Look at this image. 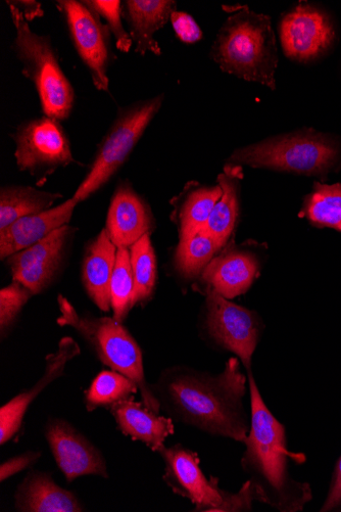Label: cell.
Masks as SVG:
<instances>
[{"instance_id": "obj_37", "label": "cell", "mask_w": 341, "mask_h": 512, "mask_svg": "<svg viewBox=\"0 0 341 512\" xmlns=\"http://www.w3.org/2000/svg\"><path fill=\"white\" fill-rule=\"evenodd\" d=\"M7 4L16 8L28 23L44 15L41 4L34 0H9Z\"/></svg>"}, {"instance_id": "obj_36", "label": "cell", "mask_w": 341, "mask_h": 512, "mask_svg": "<svg viewBox=\"0 0 341 512\" xmlns=\"http://www.w3.org/2000/svg\"><path fill=\"white\" fill-rule=\"evenodd\" d=\"M320 511H341V455L335 464L329 491Z\"/></svg>"}, {"instance_id": "obj_14", "label": "cell", "mask_w": 341, "mask_h": 512, "mask_svg": "<svg viewBox=\"0 0 341 512\" xmlns=\"http://www.w3.org/2000/svg\"><path fill=\"white\" fill-rule=\"evenodd\" d=\"M44 436L60 471L69 483L84 476L109 479L103 452L68 421L58 417L50 418Z\"/></svg>"}, {"instance_id": "obj_31", "label": "cell", "mask_w": 341, "mask_h": 512, "mask_svg": "<svg viewBox=\"0 0 341 512\" xmlns=\"http://www.w3.org/2000/svg\"><path fill=\"white\" fill-rule=\"evenodd\" d=\"M33 296L17 281L0 291V335L3 340L12 332L23 308Z\"/></svg>"}, {"instance_id": "obj_33", "label": "cell", "mask_w": 341, "mask_h": 512, "mask_svg": "<svg viewBox=\"0 0 341 512\" xmlns=\"http://www.w3.org/2000/svg\"><path fill=\"white\" fill-rule=\"evenodd\" d=\"M223 502L216 512H249L254 508V503L258 502L249 481L243 483L241 488L232 493L222 489Z\"/></svg>"}, {"instance_id": "obj_9", "label": "cell", "mask_w": 341, "mask_h": 512, "mask_svg": "<svg viewBox=\"0 0 341 512\" xmlns=\"http://www.w3.org/2000/svg\"><path fill=\"white\" fill-rule=\"evenodd\" d=\"M11 136L18 168L35 177L38 185L74 162L68 136L59 120L46 116L28 120Z\"/></svg>"}, {"instance_id": "obj_35", "label": "cell", "mask_w": 341, "mask_h": 512, "mask_svg": "<svg viewBox=\"0 0 341 512\" xmlns=\"http://www.w3.org/2000/svg\"><path fill=\"white\" fill-rule=\"evenodd\" d=\"M41 455L40 451H27L4 461L0 465V482L4 483L15 475L30 469Z\"/></svg>"}, {"instance_id": "obj_29", "label": "cell", "mask_w": 341, "mask_h": 512, "mask_svg": "<svg viewBox=\"0 0 341 512\" xmlns=\"http://www.w3.org/2000/svg\"><path fill=\"white\" fill-rule=\"evenodd\" d=\"M129 251L134 277V307L148 303L155 295L158 275L157 258L151 235L141 238Z\"/></svg>"}, {"instance_id": "obj_28", "label": "cell", "mask_w": 341, "mask_h": 512, "mask_svg": "<svg viewBox=\"0 0 341 512\" xmlns=\"http://www.w3.org/2000/svg\"><path fill=\"white\" fill-rule=\"evenodd\" d=\"M139 392L137 384L116 370H103L84 393L87 411L106 407L110 409L117 403L131 400Z\"/></svg>"}, {"instance_id": "obj_20", "label": "cell", "mask_w": 341, "mask_h": 512, "mask_svg": "<svg viewBox=\"0 0 341 512\" xmlns=\"http://www.w3.org/2000/svg\"><path fill=\"white\" fill-rule=\"evenodd\" d=\"M15 508L21 512H82L76 494L58 485L50 473L30 472L15 492Z\"/></svg>"}, {"instance_id": "obj_30", "label": "cell", "mask_w": 341, "mask_h": 512, "mask_svg": "<svg viewBox=\"0 0 341 512\" xmlns=\"http://www.w3.org/2000/svg\"><path fill=\"white\" fill-rule=\"evenodd\" d=\"M134 277L129 249L119 248L111 281L113 318L123 323L133 308Z\"/></svg>"}, {"instance_id": "obj_18", "label": "cell", "mask_w": 341, "mask_h": 512, "mask_svg": "<svg viewBox=\"0 0 341 512\" xmlns=\"http://www.w3.org/2000/svg\"><path fill=\"white\" fill-rule=\"evenodd\" d=\"M77 205L71 198L50 210L23 217L0 229V257L8 259L69 224Z\"/></svg>"}, {"instance_id": "obj_10", "label": "cell", "mask_w": 341, "mask_h": 512, "mask_svg": "<svg viewBox=\"0 0 341 512\" xmlns=\"http://www.w3.org/2000/svg\"><path fill=\"white\" fill-rule=\"evenodd\" d=\"M56 7L65 19L74 49L87 68L93 85L97 90L109 92L108 72L115 59L109 27L85 2L58 0Z\"/></svg>"}, {"instance_id": "obj_11", "label": "cell", "mask_w": 341, "mask_h": 512, "mask_svg": "<svg viewBox=\"0 0 341 512\" xmlns=\"http://www.w3.org/2000/svg\"><path fill=\"white\" fill-rule=\"evenodd\" d=\"M279 36L283 53L289 60L308 64L323 58L332 49L336 30L327 13L300 3L282 16Z\"/></svg>"}, {"instance_id": "obj_32", "label": "cell", "mask_w": 341, "mask_h": 512, "mask_svg": "<svg viewBox=\"0 0 341 512\" xmlns=\"http://www.w3.org/2000/svg\"><path fill=\"white\" fill-rule=\"evenodd\" d=\"M101 19L106 21L111 34L114 36L116 48L122 53H129L133 41L123 25V5L119 0H89L85 2Z\"/></svg>"}, {"instance_id": "obj_26", "label": "cell", "mask_w": 341, "mask_h": 512, "mask_svg": "<svg viewBox=\"0 0 341 512\" xmlns=\"http://www.w3.org/2000/svg\"><path fill=\"white\" fill-rule=\"evenodd\" d=\"M222 249L204 229L179 240L174 259L178 275L186 282H199L206 267Z\"/></svg>"}, {"instance_id": "obj_24", "label": "cell", "mask_w": 341, "mask_h": 512, "mask_svg": "<svg viewBox=\"0 0 341 512\" xmlns=\"http://www.w3.org/2000/svg\"><path fill=\"white\" fill-rule=\"evenodd\" d=\"M242 167L226 164L218 175L222 195L216 203L210 219L204 228L215 241L224 248L230 241L239 217L240 181Z\"/></svg>"}, {"instance_id": "obj_19", "label": "cell", "mask_w": 341, "mask_h": 512, "mask_svg": "<svg viewBox=\"0 0 341 512\" xmlns=\"http://www.w3.org/2000/svg\"><path fill=\"white\" fill-rule=\"evenodd\" d=\"M176 11L177 3L173 0H126L123 17L137 55H162L155 34L171 20Z\"/></svg>"}, {"instance_id": "obj_22", "label": "cell", "mask_w": 341, "mask_h": 512, "mask_svg": "<svg viewBox=\"0 0 341 512\" xmlns=\"http://www.w3.org/2000/svg\"><path fill=\"white\" fill-rule=\"evenodd\" d=\"M109 410L125 436L142 442L155 452L175 433L172 418L157 414L133 399L117 403Z\"/></svg>"}, {"instance_id": "obj_25", "label": "cell", "mask_w": 341, "mask_h": 512, "mask_svg": "<svg viewBox=\"0 0 341 512\" xmlns=\"http://www.w3.org/2000/svg\"><path fill=\"white\" fill-rule=\"evenodd\" d=\"M63 195L44 192L31 186L9 185L0 192V229L15 221L53 208Z\"/></svg>"}, {"instance_id": "obj_16", "label": "cell", "mask_w": 341, "mask_h": 512, "mask_svg": "<svg viewBox=\"0 0 341 512\" xmlns=\"http://www.w3.org/2000/svg\"><path fill=\"white\" fill-rule=\"evenodd\" d=\"M80 353L81 349L74 339L63 338L57 352L46 357L45 370L41 379L32 388L20 393L0 408V444L2 446L20 433L29 407L48 386L65 375L68 363Z\"/></svg>"}, {"instance_id": "obj_34", "label": "cell", "mask_w": 341, "mask_h": 512, "mask_svg": "<svg viewBox=\"0 0 341 512\" xmlns=\"http://www.w3.org/2000/svg\"><path fill=\"white\" fill-rule=\"evenodd\" d=\"M176 36L184 43L193 44L204 38L201 27L189 14L176 11L171 17Z\"/></svg>"}, {"instance_id": "obj_23", "label": "cell", "mask_w": 341, "mask_h": 512, "mask_svg": "<svg viewBox=\"0 0 341 512\" xmlns=\"http://www.w3.org/2000/svg\"><path fill=\"white\" fill-rule=\"evenodd\" d=\"M222 195L220 185L206 186L191 182L172 201V221L178 229L179 240L187 239L203 230Z\"/></svg>"}, {"instance_id": "obj_2", "label": "cell", "mask_w": 341, "mask_h": 512, "mask_svg": "<svg viewBox=\"0 0 341 512\" xmlns=\"http://www.w3.org/2000/svg\"><path fill=\"white\" fill-rule=\"evenodd\" d=\"M251 399V429L243 445L241 469L258 502L279 512L303 511L312 501L310 484L294 479L289 471V459L303 463V454L291 453L287 446L285 426L266 405L253 371L248 372Z\"/></svg>"}, {"instance_id": "obj_8", "label": "cell", "mask_w": 341, "mask_h": 512, "mask_svg": "<svg viewBox=\"0 0 341 512\" xmlns=\"http://www.w3.org/2000/svg\"><path fill=\"white\" fill-rule=\"evenodd\" d=\"M204 294L202 331L214 346L234 354L248 374L264 331L261 316L213 291Z\"/></svg>"}, {"instance_id": "obj_7", "label": "cell", "mask_w": 341, "mask_h": 512, "mask_svg": "<svg viewBox=\"0 0 341 512\" xmlns=\"http://www.w3.org/2000/svg\"><path fill=\"white\" fill-rule=\"evenodd\" d=\"M163 103L164 95H159L119 109L86 177L72 197L78 204L99 192L124 165Z\"/></svg>"}, {"instance_id": "obj_4", "label": "cell", "mask_w": 341, "mask_h": 512, "mask_svg": "<svg viewBox=\"0 0 341 512\" xmlns=\"http://www.w3.org/2000/svg\"><path fill=\"white\" fill-rule=\"evenodd\" d=\"M227 164L327 179L341 169V138L305 127L237 149Z\"/></svg>"}, {"instance_id": "obj_27", "label": "cell", "mask_w": 341, "mask_h": 512, "mask_svg": "<svg viewBox=\"0 0 341 512\" xmlns=\"http://www.w3.org/2000/svg\"><path fill=\"white\" fill-rule=\"evenodd\" d=\"M300 217L315 227L341 232V183L316 182L304 200Z\"/></svg>"}, {"instance_id": "obj_5", "label": "cell", "mask_w": 341, "mask_h": 512, "mask_svg": "<svg viewBox=\"0 0 341 512\" xmlns=\"http://www.w3.org/2000/svg\"><path fill=\"white\" fill-rule=\"evenodd\" d=\"M60 327L74 329L90 346L101 362L134 381L142 403L151 411L161 414V405L152 385L146 381L142 352L123 324L111 317L79 314L71 302L59 295Z\"/></svg>"}, {"instance_id": "obj_21", "label": "cell", "mask_w": 341, "mask_h": 512, "mask_svg": "<svg viewBox=\"0 0 341 512\" xmlns=\"http://www.w3.org/2000/svg\"><path fill=\"white\" fill-rule=\"evenodd\" d=\"M118 248L104 228L87 247L82 264V284L89 299L102 311L111 309V281Z\"/></svg>"}, {"instance_id": "obj_15", "label": "cell", "mask_w": 341, "mask_h": 512, "mask_svg": "<svg viewBox=\"0 0 341 512\" xmlns=\"http://www.w3.org/2000/svg\"><path fill=\"white\" fill-rule=\"evenodd\" d=\"M260 270L261 264L255 253L230 243L206 267L198 289L202 293L213 291L232 300L252 288Z\"/></svg>"}, {"instance_id": "obj_12", "label": "cell", "mask_w": 341, "mask_h": 512, "mask_svg": "<svg viewBox=\"0 0 341 512\" xmlns=\"http://www.w3.org/2000/svg\"><path fill=\"white\" fill-rule=\"evenodd\" d=\"M158 453L165 464L163 480L167 486L188 499L194 505L193 511L216 512L223 502L220 481L206 477L198 453L182 444L164 445Z\"/></svg>"}, {"instance_id": "obj_13", "label": "cell", "mask_w": 341, "mask_h": 512, "mask_svg": "<svg viewBox=\"0 0 341 512\" xmlns=\"http://www.w3.org/2000/svg\"><path fill=\"white\" fill-rule=\"evenodd\" d=\"M76 228L67 224L35 245L9 257L13 281L38 295L50 288L61 272Z\"/></svg>"}, {"instance_id": "obj_3", "label": "cell", "mask_w": 341, "mask_h": 512, "mask_svg": "<svg viewBox=\"0 0 341 512\" xmlns=\"http://www.w3.org/2000/svg\"><path fill=\"white\" fill-rule=\"evenodd\" d=\"M210 56L223 72L276 90L279 58L269 16L240 7L222 25Z\"/></svg>"}, {"instance_id": "obj_6", "label": "cell", "mask_w": 341, "mask_h": 512, "mask_svg": "<svg viewBox=\"0 0 341 512\" xmlns=\"http://www.w3.org/2000/svg\"><path fill=\"white\" fill-rule=\"evenodd\" d=\"M15 28L12 50L22 65V74L38 93L46 117L67 120L75 105V90L64 73L52 39L39 35L13 6H9Z\"/></svg>"}, {"instance_id": "obj_1", "label": "cell", "mask_w": 341, "mask_h": 512, "mask_svg": "<svg viewBox=\"0 0 341 512\" xmlns=\"http://www.w3.org/2000/svg\"><path fill=\"white\" fill-rule=\"evenodd\" d=\"M241 365L237 357H231L218 375L172 366L161 372L152 389L173 421L243 443L251 429V414L245 405L249 379Z\"/></svg>"}, {"instance_id": "obj_17", "label": "cell", "mask_w": 341, "mask_h": 512, "mask_svg": "<svg viewBox=\"0 0 341 512\" xmlns=\"http://www.w3.org/2000/svg\"><path fill=\"white\" fill-rule=\"evenodd\" d=\"M155 228V218L148 204L133 190L131 184L118 185L107 216L106 229L115 246L130 249Z\"/></svg>"}]
</instances>
